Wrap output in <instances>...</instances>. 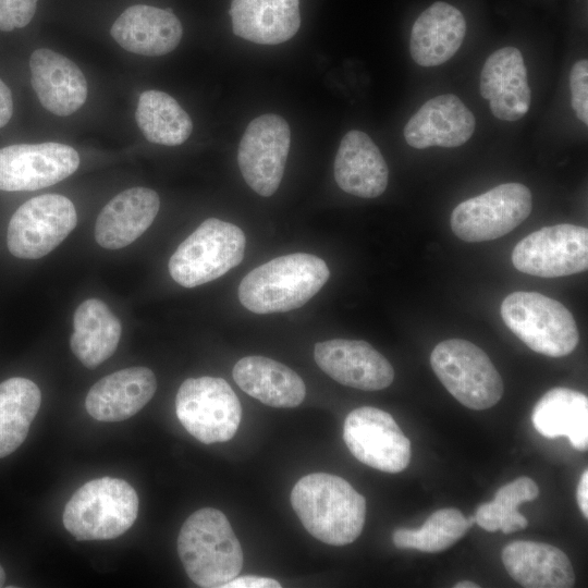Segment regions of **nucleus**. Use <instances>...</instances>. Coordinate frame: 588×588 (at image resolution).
<instances>
[{"mask_svg": "<svg viewBox=\"0 0 588 588\" xmlns=\"http://www.w3.org/2000/svg\"><path fill=\"white\" fill-rule=\"evenodd\" d=\"M531 421L546 438L567 437L574 449L586 451L588 448V399L578 391L549 390L535 405Z\"/></svg>", "mask_w": 588, "mask_h": 588, "instance_id": "obj_28", "label": "nucleus"}, {"mask_svg": "<svg viewBox=\"0 0 588 588\" xmlns=\"http://www.w3.org/2000/svg\"><path fill=\"white\" fill-rule=\"evenodd\" d=\"M79 166L77 151L61 143L17 144L0 149V189L36 191L72 175Z\"/></svg>", "mask_w": 588, "mask_h": 588, "instance_id": "obj_14", "label": "nucleus"}, {"mask_svg": "<svg viewBox=\"0 0 588 588\" xmlns=\"http://www.w3.org/2000/svg\"><path fill=\"white\" fill-rule=\"evenodd\" d=\"M329 277L327 264L315 255H284L248 272L240 283L238 299L255 314L289 311L305 305Z\"/></svg>", "mask_w": 588, "mask_h": 588, "instance_id": "obj_2", "label": "nucleus"}, {"mask_svg": "<svg viewBox=\"0 0 588 588\" xmlns=\"http://www.w3.org/2000/svg\"><path fill=\"white\" fill-rule=\"evenodd\" d=\"M501 316L507 328L539 354L562 357L578 344L572 313L562 303L540 293H511L502 302Z\"/></svg>", "mask_w": 588, "mask_h": 588, "instance_id": "obj_5", "label": "nucleus"}, {"mask_svg": "<svg viewBox=\"0 0 588 588\" xmlns=\"http://www.w3.org/2000/svg\"><path fill=\"white\" fill-rule=\"evenodd\" d=\"M245 245V234L237 225L206 219L171 256L170 275L188 289L208 283L243 260Z\"/></svg>", "mask_w": 588, "mask_h": 588, "instance_id": "obj_6", "label": "nucleus"}, {"mask_svg": "<svg viewBox=\"0 0 588 588\" xmlns=\"http://www.w3.org/2000/svg\"><path fill=\"white\" fill-rule=\"evenodd\" d=\"M121 333V322L107 304L88 298L74 313L70 346L85 367L95 369L115 352Z\"/></svg>", "mask_w": 588, "mask_h": 588, "instance_id": "obj_27", "label": "nucleus"}, {"mask_svg": "<svg viewBox=\"0 0 588 588\" xmlns=\"http://www.w3.org/2000/svg\"><path fill=\"white\" fill-rule=\"evenodd\" d=\"M479 91L489 100L492 114L502 121H517L529 110L531 90L522 52L504 47L491 53L481 70Z\"/></svg>", "mask_w": 588, "mask_h": 588, "instance_id": "obj_16", "label": "nucleus"}, {"mask_svg": "<svg viewBox=\"0 0 588 588\" xmlns=\"http://www.w3.org/2000/svg\"><path fill=\"white\" fill-rule=\"evenodd\" d=\"M572 107L577 118L588 124V61H577L569 73Z\"/></svg>", "mask_w": 588, "mask_h": 588, "instance_id": "obj_33", "label": "nucleus"}, {"mask_svg": "<svg viewBox=\"0 0 588 588\" xmlns=\"http://www.w3.org/2000/svg\"><path fill=\"white\" fill-rule=\"evenodd\" d=\"M291 145L289 123L278 114H262L246 127L237 163L247 185L264 197L279 187Z\"/></svg>", "mask_w": 588, "mask_h": 588, "instance_id": "obj_12", "label": "nucleus"}, {"mask_svg": "<svg viewBox=\"0 0 588 588\" xmlns=\"http://www.w3.org/2000/svg\"><path fill=\"white\" fill-rule=\"evenodd\" d=\"M343 439L362 463L387 473L404 470L411 461V442L387 412L363 406L345 418Z\"/></svg>", "mask_w": 588, "mask_h": 588, "instance_id": "obj_13", "label": "nucleus"}, {"mask_svg": "<svg viewBox=\"0 0 588 588\" xmlns=\"http://www.w3.org/2000/svg\"><path fill=\"white\" fill-rule=\"evenodd\" d=\"M474 523V516L466 518L457 509H441L433 512L419 528L396 529L392 540L399 549L437 553L457 542Z\"/></svg>", "mask_w": 588, "mask_h": 588, "instance_id": "obj_31", "label": "nucleus"}, {"mask_svg": "<svg viewBox=\"0 0 588 588\" xmlns=\"http://www.w3.org/2000/svg\"><path fill=\"white\" fill-rule=\"evenodd\" d=\"M76 223V210L68 197L60 194L33 197L11 217L8 248L17 258H41L59 246Z\"/></svg>", "mask_w": 588, "mask_h": 588, "instance_id": "obj_10", "label": "nucleus"}, {"mask_svg": "<svg viewBox=\"0 0 588 588\" xmlns=\"http://www.w3.org/2000/svg\"><path fill=\"white\" fill-rule=\"evenodd\" d=\"M538 495V485L529 477H519L501 487L493 501L478 506L474 515L475 523L491 532L501 529L503 534H511L525 529L528 520L517 507Z\"/></svg>", "mask_w": 588, "mask_h": 588, "instance_id": "obj_32", "label": "nucleus"}, {"mask_svg": "<svg viewBox=\"0 0 588 588\" xmlns=\"http://www.w3.org/2000/svg\"><path fill=\"white\" fill-rule=\"evenodd\" d=\"M291 504L305 529L324 543L345 546L363 531L365 498L339 476L313 473L302 477L292 489Z\"/></svg>", "mask_w": 588, "mask_h": 588, "instance_id": "obj_1", "label": "nucleus"}, {"mask_svg": "<svg viewBox=\"0 0 588 588\" xmlns=\"http://www.w3.org/2000/svg\"><path fill=\"white\" fill-rule=\"evenodd\" d=\"M177 553L191 580L222 588L243 566V551L226 516L213 507L194 512L181 527Z\"/></svg>", "mask_w": 588, "mask_h": 588, "instance_id": "obj_3", "label": "nucleus"}, {"mask_svg": "<svg viewBox=\"0 0 588 588\" xmlns=\"http://www.w3.org/2000/svg\"><path fill=\"white\" fill-rule=\"evenodd\" d=\"M233 33L259 45H278L299 29V0H232Z\"/></svg>", "mask_w": 588, "mask_h": 588, "instance_id": "obj_25", "label": "nucleus"}, {"mask_svg": "<svg viewBox=\"0 0 588 588\" xmlns=\"http://www.w3.org/2000/svg\"><path fill=\"white\" fill-rule=\"evenodd\" d=\"M159 208L160 198L151 188L132 187L121 192L97 217L96 242L107 249L132 244L152 224Z\"/></svg>", "mask_w": 588, "mask_h": 588, "instance_id": "obj_21", "label": "nucleus"}, {"mask_svg": "<svg viewBox=\"0 0 588 588\" xmlns=\"http://www.w3.org/2000/svg\"><path fill=\"white\" fill-rule=\"evenodd\" d=\"M466 22L462 12L438 1L415 21L409 38V52L421 66H437L451 59L462 46Z\"/></svg>", "mask_w": 588, "mask_h": 588, "instance_id": "obj_23", "label": "nucleus"}, {"mask_svg": "<svg viewBox=\"0 0 588 588\" xmlns=\"http://www.w3.org/2000/svg\"><path fill=\"white\" fill-rule=\"evenodd\" d=\"M232 375L245 393L271 407H296L306 394L305 383L294 370L268 357H243Z\"/></svg>", "mask_w": 588, "mask_h": 588, "instance_id": "obj_26", "label": "nucleus"}, {"mask_svg": "<svg viewBox=\"0 0 588 588\" xmlns=\"http://www.w3.org/2000/svg\"><path fill=\"white\" fill-rule=\"evenodd\" d=\"M110 34L126 51L156 57L167 54L179 46L183 28L171 9L135 4L115 20Z\"/></svg>", "mask_w": 588, "mask_h": 588, "instance_id": "obj_19", "label": "nucleus"}, {"mask_svg": "<svg viewBox=\"0 0 588 588\" xmlns=\"http://www.w3.org/2000/svg\"><path fill=\"white\" fill-rule=\"evenodd\" d=\"M30 83L41 106L66 117L77 111L87 98V81L81 69L66 57L36 49L29 58Z\"/></svg>", "mask_w": 588, "mask_h": 588, "instance_id": "obj_18", "label": "nucleus"}, {"mask_svg": "<svg viewBox=\"0 0 588 588\" xmlns=\"http://www.w3.org/2000/svg\"><path fill=\"white\" fill-rule=\"evenodd\" d=\"M175 412L187 432L205 444L233 438L242 417L241 403L231 385L209 376L188 378L181 384Z\"/></svg>", "mask_w": 588, "mask_h": 588, "instance_id": "obj_8", "label": "nucleus"}, {"mask_svg": "<svg viewBox=\"0 0 588 588\" xmlns=\"http://www.w3.org/2000/svg\"><path fill=\"white\" fill-rule=\"evenodd\" d=\"M334 179L342 191L362 198H375L385 191L387 162L366 133L352 130L343 136L334 159Z\"/></svg>", "mask_w": 588, "mask_h": 588, "instance_id": "obj_22", "label": "nucleus"}, {"mask_svg": "<svg viewBox=\"0 0 588 588\" xmlns=\"http://www.w3.org/2000/svg\"><path fill=\"white\" fill-rule=\"evenodd\" d=\"M314 357L333 380L358 390H382L394 379L389 360L365 341L333 339L319 342L315 345Z\"/></svg>", "mask_w": 588, "mask_h": 588, "instance_id": "obj_15", "label": "nucleus"}, {"mask_svg": "<svg viewBox=\"0 0 588 588\" xmlns=\"http://www.w3.org/2000/svg\"><path fill=\"white\" fill-rule=\"evenodd\" d=\"M430 365L444 388L464 406L481 411L495 405L504 385L500 373L478 346L462 339L436 345Z\"/></svg>", "mask_w": 588, "mask_h": 588, "instance_id": "obj_7", "label": "nucleus"}, {"mask_svg": "<svg viewBox=\"0 0 588 588\" xmlns=\"http://www.w3.org/2000/svg\"><path fill=\"white\" fill-rule=\"evenodd\" d=\"M455 588H478L479 585L470 580H462L454 585Z\"/></svg>", "mask_w": 588, "mask_h": 588, "instance_id": "obj_38", "label": "nucleus"}, {"mask_svg": "<svg viewBox=\"0 0 588 588\" xmlns=\"http://www.w3.org/2000/svg\"><path fill=\"white\" fill-rule=\"evenodd\" d=\"M509 575L526 588H569L575 574L567 555L543 542L514 541L502 551Z\"/></svg>", "mask_w": 588, "mask_h": 588, "instance_id": "obj_24", "label": "nucleus"}, {"mask_svg": "<svg viewBox=\"0 0 588 588\" xmlns=\"http://www.w3.org/2000/svg\"><path fill=\"white\" fill-rule=\"evenodd\" d=\"M512 261L518 271L541 278L586 271L588 230L569 223L543 226L516 244Z\"/></svg>", "mask_w": 588, "mask_h": 588, "instance_id": "obj_11", "label": "nucleus"}, {"mask_svg": "<svg viewBox=\"0 0 588 588\" xmlns=\"http://www.w3.org/2000/svg\"><path fill=\"white\" fill-rule=\"evenodd\" d=\"M531 209L527 186L504 183L458 204L450 222L453 233L465 242L492 241L518 226Z\"/></svg>", "mask_w": 588, "mask_h": 588, "instance_id": "obj_9", "label": "nucleus"}, {"mask_svg": "<svg viewBox=\"0 0 588 588\" xmlns=\"http://www.w3.org/2000/svg\"><path fill=\"white\" fill-rule=\"evenodd\" d=\"M13 113V99L10 88L0 78V127L4 126Z\"/></svg>", "mask_w": 588, "mask_h": 588, "instance_id": "obj_36", "label": "nucleus"}, {"mask_svg": "<svg viewBox=\"0 0 588 588\" xmlns=\"http://www.w3.org/2000/svg\"><path fill=\"white\" fill-rule=\"evenodd\" d=\"M157 389L155 373L146 367H130L97 381L85 399L88 414L99 421H121L138 413Z\"/></svg>", "mask_w": 588, "mask_h": 588, "instance_id": "obj_20", "label": "nucleus"}, {"mask_svg": "<svg viewBox=\"0 0 588 588\" xmlns=\"http://www.w3.org/2000/svg\"><path fill=\"white\" fill-rule=\"evenodd\" d=\"M138 497L125 480L102 477L87 481L68 501L65 529L77 540L113 539L134 524Z\"/></svg>", "mask_w": 588, "mask_h": 588, "instance_id": "obj_4", "label": "nucleus"}, {"mask_svg": "<svg viewBox=\"0 0 588 588\" xmlns=\"http://www.w3.org/2000/svg\"><path fill=\"white\" fill-rule=\"evenodd\" d=\"M40 402V390L29 379L13 377L0 383V458L25 441Z\"/></svg>", "mask_w": 588, "mask_h": 588, "instance_id": "obj_29", "label": "nucleus"}, {"mask_svg": "<svg viewBox=\"0 0 588 588\" xmlns=\"http://www.w3.org/2000/svg\"><path fill=\"white\" fill-rule=\"evenodd\" d=\"M135 120L147 140L164 146L183 144L193 130L187 112L173 97L160 90L140 94Z\"/></svg>", "mask_w": 588, "mask_h": 588, "instance_id": "obj_30", "label": "nucleus"}, {"mask_svg": "<svg viewBox=\"0 0 588 588\" xmlns=\"http://www.w3.org/2000/svg\"><path fill=\"white\" fill-rule=\"evenodd\" d=\"M476 119L464 102L453 94L427 100L404 127L406 143L414 148L431 146L458 147L473 135Z\"/></svg>", "mask_w": 588, "mask_h": 588, "instance_id": "obj_17", "label": "nucleus"}, {"mask_svg": "<svg viewBox=\"0 0 588 588\" xmlns=\"http://www.w3.org/2000/svg\"><path fill=\"white\" fill-rule=\"evenodd\" d=\"M576 498H577V502L584 517L587 518L588 517V471L587 469H585V471L581 474V477L579 479L577 491H576Z\"/></svg>", "mask_w": 588, "mask_h": 588, "instance_id": "obj_37", "label": "nucleus"}, {"mask_svg": "<svg viewBox=\"0 0 588 588\" xmlns=\"http://www.w3.org/2000/svg\"><path fill=\"white\" fill-rule=\"evenodd\" d=\"M281 585L278 580L269 577L259 576H241L234 577L230 581L223 585L222 588H280Z\"/></svg>", "mask_w": 588, "mask_h": 588, "instance_id": "obj_35", "label": "nucleus"}, {"mask_svg": "<svg viewBox=\"0 0 588 588\" xmlns=\"http://www.w3.org/2000/svg\"><path fill=\"white\" fill-rule=\"evenodd\" d=\"M5 581V573L2 566L0 565V587L4 585Z\"/></svg>", "mask_w": 588, "mask_h": 588, "instance_id": "obj_39", "label": "nucleus"}, {"mask_svg": "<svg viewBox=\"0 0 588 588\" xmlns=\"http://www.w3.org/2000/svg\"><path fill=\"white\" fill-rule=\"evenodd\" d=\"M38 0H0V30L25 27L33 19Z\"/></svg>", "mask_w": 588, "mask_h": 588, "instance_id": "obj_34", "label": "nucleus"}]
</instances>
